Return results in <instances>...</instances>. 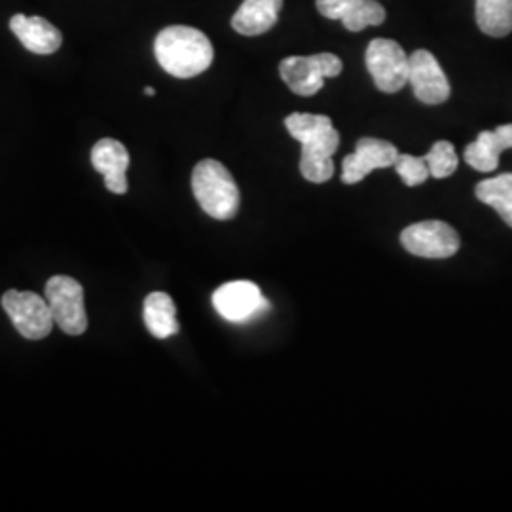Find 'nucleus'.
<instances>
[{"label": "nucleus", "mask_w": 512, "mask_h": 512, "mask_svg": "<svg viewBox=\"0 0 512 512\" xmlns=\"http://www.w3.org/2000/svg\"><path fill=\"white\" fill-rule=\"evenodd\" d=\"M287 131L302 145L300 173L310 183H327L334 175L332 156L340 147V133L325 114L294 112L285 120Z\"/></svg>", "instance_id": "1"}, {"label": "nucleus", "mask_w": 512, "mask_h": 512, "mask_svg": "<svg viewBox=\"0 0 512 512\" xmlns=\"http://www.w3.org/2000/svg\"><path fill=\"white\" fill-rule=\"evenodd\" d=\"M154 55L165 73L175 78H194L211 67L215 50L200 29L173 25L158 33Z\"/></svg>", "instance_id": "2"}, {"label": "nucleus", "mask_w": 512, "mask_h": 512, "mask_svg": "<svg viewBox=\"0 0 512 512\" xmlns=\"http://www.w3.org/2000/svg\"><path fill=\"white\" fill-rule=\"evenodd\" d=\"M192 192L203 211L217 220L238 215L239 188L232 173L217 160H202L192 171Z\"/></svg>", "instance_id": "3"}, {"label": "nucleus", "mask_w": 512, "mask_h": 512, "mask_svg": "<svg viewBox=\"0 0 512 512\" xmlns=\"http://www.w3.org/2000/svg\"><path fill=\"white\" fill-rule=\"evenodd\" d=\"M342 59L334 54L293 55L279 63V74L291 92L311 97L323 90L325 78L342 73Z\"/></svg>", "instance_id": "4"}, {"label": "nucleus", "mask_w": 512, "mask_h": 512, "mask_svg": "<svg viewBox=\"0 0 512 512\" xmlns=\"http://www.w3.org/2000/svg\"><path fill=\"white\" fill-rule=\"evenodd\" d=\"M44 298L54 315V323L65 334L80 336L88 329V315L84 306V289L69 275H54L46 283Z\"/></svg>", "instance_id": "5"}, {"label": "nucleus", "mask_w": 512, "mask_h": 512, "mask_svg": "<svg viewBox=\"0 0 512 512\" xmlns=\"http://www.w3.org/2000/svg\"><path fill=\"white\" fill-rule=\"evenodd\" d=\"M365 61L366 69L380 92H401L408 84L410 57L399 42L374 38L366 48Z\"/></svg>", "instance_id": "6"}, {"label": "nucleus", "mask_w": 512, "mask_h": 512, "mask_svg": "<svg viewBox=\"0 0 512 512\" xmlns=\"http://www.w3.org/2000/svg\"><path fill=\"white\" fill-rule=\"evenodd\" d=\"M2 308L19 334L27 340H42L54 329V315L46 298L31 291H6Z\"/></svg>", "instance_id": "7"}, {"label": "nucleus", "mask_w": 512, "mask_h": 512, "mask_svg": "<svg viewBox=\"0 0 512 512\" xmlns=\"http://www.w3.org/2000/svg\"><path fill=\"white\" fill-rule=\"evenodd\" d=\"M401 243L410 255L450 258L459 251L458 232L442 220H423L404 228Z\"/></svg>", "instance_id": "8"}, {"label": "nucleus", "mask_w": 512, "mask_h": 512, "mask_svg": "<svg viewBox=\"0 0 512 512\" xmlns=\"http://www.w3.org/2000/svg\"><path fill=\"white\" fill-rule=\"evenodd\" d=\"M408 84L412 86L416 99L425 105H440L450 97V82L437 57L427 50H416L410 55Z\"/></svg>", "instance_id": "9"}, {"label": "nucleus", "mask_w": 512, "mask_h": 512, "mask_svg": "<svg viewBox=\"0 0 512 512\" xmlns=\"http://www.w3.org/2000/svg\"><path fill=\"white\" fill-rule=\"evenodd\" d=\"M213 306L222 319L230 323H243L258 311L266 310L268 300L253 281H232L213 293Z\"/></svg>", "instance_id": "10"}, {"label": "nucleus", "mask_w": 512, "mask_h": 512, "mask_svg": "<svg viewBox=\"0 0 512 512\" xmlns=\"http://www.w3.org/2000/svg\"><path fill=\"white\" fill-rule=\"evenodd\" d=\"M399 150L389 141L365 137L357 143L355 152L342 162V183L357 184L370 175L374 169L393 167L397 162Z\"/></svg>", "instance_id": "11"}, {"label": "nucleus", "mask_w": 512, "mask_h": 512, "mask_svg": "<svg viewBox=\"0 0 512 512\" xmlns=\"http://www.w3.org/2000/svg\"><path fill=\"white\" fill-rule=\"evenodd\" d=\"M317 10L327 19L342 21L351 33L385 21V8L378 0H317Z\"/></svg>", "instance_id": "12"}, {"label": "nucleus", "mask_w": 512, "mask_h": 512, "mask_svg": "<svg viewBox=\"0 0 512 512\" xmlns=\"http://www.w3.org/2000/svg\"><path fill=\"white\" fill-rule=\"evenodd\" d=\"M92 164L103 175L105 186L112 194L128 192L129 152L116 139H101L92 148Z\"/></svg>", "instance_id": "13"}, {"label": "nucleus", "mask_w": 512, "mask_h": 512, "mask_svg": "<svg viewBox=\"0 0 512 512\" xmlns=\"http://www.w3.org/2000/svg\"><path fill=\"white\" fill-rule=\"evenodd\" d=\"M10 29L19 38V42L33 54H54L61 48V42H63L59 29L54 27L48 19L38 18V16L16 14L10 19Z\"/></svg>", "instance_id": "14"}, {"label": "nucleus", "mask_w": 512, "mask_h": 512, "mask_svg": "<svg viewBox=\"0 0 512 512\" xmlns=\"http://www.w3.org/2000/svg\"><path fill=\"white\" fill-rule=\"evenodd\" d=\"M512 148V124L499 126L494 131H482L475 143L465 148V162L480 173L495 171L501 152Z\"/></svg>", "instance_id": "15"}, {"label": "nucleus", "mask_w": 512, "mask_h": 512, "mask_svg": "<svg viewBox=\"0 0 512 512\" xmlns=\"http://www.w3.org/2000/svg\"><path fill=\"white\" fill-rule=\"evenodd\" d=\"M283 8V0H243L232 18V27L239 35L258 37L268 33Z\"/></svg>", "instance_id": "16"}, {"label": "nucleus", "mask_w": 512, "mask_h": 512, "mask_svg": "<svg viewBox=\"0 0 512 512\" xmlns=\"http://www.w3.org/2000/svg\"><path fill=\"white\" fill-rule=\"evenodd\" d=\"M143 319H145L148 332L158 340L171 338L181 330L179 321H177V308H175V302L169 294H148L145 298Z\"/></svg>", "instance_id": "17"}, {"label": "nucleus", "mask_w": 512, "mask_h": 512, "mask_svg": "<svg viewBox=\"0 0 512 512\" xmlns=\"http://www.w3.org/2000/svg\"><path fill=\"white\" fill-rule=\"evenodd\" d=\"M476 23L488 37L511 35L512 0H476Z\"/></svg>", "instance_id": "18"}, {"label": "nucleus", "mask_w": 512, "mask_h": 512, "mask_svg": "<svg viewBox=\"0 0 512 512\" xmlns=\"http://www.w3.org/2000/svg\"><path fill=\"white\" fill-rule=\"evenodd\" d=\"M476 198L499 213L512 200V173H503L494 179H486L478 183L475 190Z\"/></svg>", "instance_id": "19"}, {"label": "nucleus", "mask_w": 512, "mask_h": 512, "mask_svg": "<svg viewBox=\"0 0 512 512\" xmlns=\"http://www.w3.org/2000/svg\"><path fill=\"white\" fill-rule=\"evenodd\" d=\"M423 158L427 162L431 177H435V179H446V177L454 175V171L458 169L459 160L456 148L448 141L435 143Z\"/></svg>", "instance_id": "20"}, {"label": "nucleus", "mask_w": 512, "mask_h": 512, "mask_svg": "<svg viewBox=\"0 0 512 512\" xmlns=\"http://www.w3.org/2000/svg\"><path fill=\"white\" fill-rule=\"evenodd\" d=\"M393 167H395L397 175L403 179L404 184L410 186V188L420 186L431 177L429 167H427V162H425L423 156L418 158V156H410V154H399Z\"/></svg>", "instance_id": "21"}, {"label": "nucleus", "mask_w": 512, "mask_h": 512, "mask_svg": "<svg viewBox=\"0 0 512 512\" xmlns=\"http://www.w3.org/2000/svg\"><path fill=\"white\" fill-rule=\"evenodd\" d=\"M501 219L505 220L509 226L512 228V200L511 202L507 203L499 213H497Z\"/></svg>", "instance_id": "22"}, {"label": "nucleus", "mask_w": 512, "mask_h": 512, "mask_svg": "<svg viewBox=\"0 0 512 512\" xmlns=\"http://www.w3.org/2000/svg\"><path fill=\"white\" fill-rule=\"evenodd\" d=\"M145 95H147V97H154V95H156V90L147 86V88H145Z\"/></svg>", "instance_id": "23"}]
</instances>
